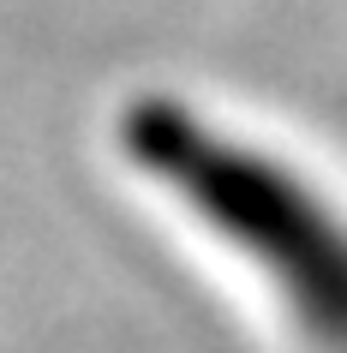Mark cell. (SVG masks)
Returning a JSON list of instances; mask_svg holds the SVG:
<instances>
[{
  "instance_id": "cell-1",
  "label": "cell",
  "mask_w": 347,
  "mask_h": 353,
  "mask_svg": "<svg viewBox=\"0 0 347 353\" xmlns=\"http://www.w3.org/2000/svg\"><path fill=\"white\" fill-rule=\"evenodd\" d=\"M120 150L192 204L288 299L311 347L347 353V222L275 156L216 132L204 114L144 96L120 114Z\"/></svg>"
}]
</instances>
